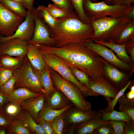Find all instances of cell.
Masks as SVG:
<instances>
[{"label": "cell", "mask_w": 134, "mask_h": 134, "mask_svg": "<svg viewBox=\"0 0 134 134\" xmlns=\"http://www.w3.org/2000/svg\"><path fill=\"white\" fill-rule=\"evenodd\" d=\"M40 50L54 54L65 61L83 71L91 79L106 78L103 58L83 44L69 42L60 47L36 44Z\"/></svg>", "instance_id": "cell-1"}, {"label": "cell", "mask_w": 134, "mask_h": 134, "mask_svg": "<svg viewBox=\"0 0 134 134\" xmlns=\"http://www.w3.org/2000/svg\"><path fill=\"white\" fill-rule=\"evenodd\" d=\"M57 19L55 26L49 28L50 36L54 41V46L60 47L69 42L84 44L93 36L94 30L92 25L82 22L76 12Z\"/></svg>", "instance_id": "cell-2"}, {"label": "cell", "mask_w": 134, "mask_h": 134, "mask_svg": "<svg viewBox=\"0 0 134 134\" xmlns=\"http://www.w3.org/2000/svg\"><path fill=\"white\" fill-rule=\"evenodd\" d=\"M125 17H107L90 20L94 30V34L91 40L116 43L117 38L130 22Z\"/></svg>", "instance_id": "cell-3"}, {"label": "cell", "mask_w": 134, "mask_h": 134, "mask_svg": "<svg viewBox=\"0 0 134 134\" xmlns=\"http://www.w3.org/2000/svg\"><path fill=\"white\" fill-rule=\"evenodd\" d=\"M50 74L55 87L62 92L74 106L85 112L92 110L90 102L85 99L81 90L76 85L64 79L51 68Z\"/></svg>", "instance_id": "cell-4"}, {"label": "cell", "mask_w": 134, "mask_h": 134, "mask_svg": "<svg viewBox=\"0 0 134 134\" xmlns=\"http://www.w3.org/2000/svg\"><path fill=\"white\" fill-rule=\"evenodd\" d=\"M132 5L109 4L104 1L93 2L84 0L83 8L85 13L90 20L107 17L119 18L125 17Z\"/></svg>", "instance_id": "cell-5"}, {"label": "cell", "mask_w": 134, "mask_h": 134, "mask_svg": "<svg viewBox=\"0 0 134 134\" xmlns=\"http://www.w3.org/2000/svg\"><path fill=\"white\" fill-rule=\"evenodd\" d=\"M40 50L46 65L57 72L64 79L76 85L81 90L85 98L88 96H99L98 94L91 91L80 83L73 75L63 59L54 54Z\"/></svg>", "instance_id": "cell-6"}, {"label": "cell", "mask_w": 134, "mask_h": 134, "mask_svg": "<svg viewBox=\"0 0 134 134\" xmlns=\"http://www.w3.org/2000/svg\"><path fill=\"white\" fill-rule=\"evenodd\" d=\"M13 76L15 80L14 89L24 87L38 93L45 94V91L26 56L22 65L14 70Z\"/></svg>", "instance_id": "cell-7"}, {"label": "cell", "mask_w": 134, "mask_h": 134, "mask_svg": "<svg viewBox=\"0 0 134 134\" xmlns=\"http://www.w3.org/2000/svg\"><path fill=\"white\" fill-rule=\"evenodd\" d=\"M24 19L7 9L0 2V35H12Z\"/></svg>", "instance_id": "cell-8"}, {"label": "cell", "mask_w": 134, "mask_h": 134, "mask_svg": "<svg viewBox=\"0 0 134 134\" xmlns=\"http://www.w3.org/2000/svg\"><path fill=\"white\" fill-rule=\"evenodd\" d=\"M84 44L110 64L119 68L124 70L131 71L133 70L132 66L118 58L112 50L107 46L95 42L91 39L87 40Z\"/></svg>", "instance_id": "cell-9"}, {"label": "cell", "mask_w": 134, "mask_h": 134, "mask_svg": "<svg viewBox=\"0 0 134 134\" xmlns=\"http://www.w3.org/2000/svg\"><path fill=\"white\" fill-rule=\"evenodd\" d=\"M33 11L35 26L33 36L28 41V44H41L49 46H54V41L50 36L49 27L37 13L35 7H34Z\"/></svg>", "instance_id": "cell-10"}, {"label": "cell", "mask_w": 134, "mask_h": 134, "mask_svg": "<svg viewBox=\"0 0 134 134\" xmlns=\"http://www.w3.org/2000/svg\"><path fill=\"white\" fill-rule=\"evenodd\" d=\"M102 110L101 109H100L97 111L92 110L90 112H86L73 105L72 106L65 112L64 129L68 128L74 129L76 125L94 118L100 114Z\"/></svg>", "instance_id": "cell-11"}, {"label": "cell", "mask_w": 134, "mask_h": 134, "mask_svg": "<svg viewBox=\"0 0 134 134\" xmlns=\"http://www.w3.org/2000/svg\"><path fill=\"white\" fill-rule=\"evenodd\" d=\"M25 20L19 25L14 33L11 36H5L0 35V43L14 38H19L27 41L33 36L35 26V21L33 10L27 11Z\"/></svg>", "instance_id": "cell-12"}, {"label": "cell", "mask_w": 134, "mask_h": 134, "mask_svg": "<svg viewBox=\"0 0 134 134\" xmlns=\"http://www.w3.org/2000/svg\"><path fill=\"white\" fill-rule=\"evenodd\" d=\"M28 41L14 38L0 43V55L6 54L14 57H25L27 51Z\"/></svg>", "instance_id": "cell-13"}, {"label": "cell", "mask_w": 134, "mask_h": 134, "mask_svg": "<svg viewBox=\"0 0 134 134\" xmlns=\"http://www.w3.org/2000/svg\"><path fill=\"white\" fill-rule=\"evenodd\" d=\"M102 61L104 64L106 79L119 92L130 81H128L125 73L113 67L103 58Z\"/></svg>", "instance_id": "cell-14"}, {"label": "cell", "mask_w": 134, "mask_h": 134, "mask_svg": "<svg viewBox=\"0 0 134 134\" xmlns=\"http://www.w3.org/2000/svg\"><path fill=\"white\" fill-rule=\"evenodd\" d=\"M87 88L91 91L102 96L106 100L115 97L118 92L105 78L91 79Z\"/></svg>", "instance_id": "cell-15"}, {"label": "cell", "mask_w": 134, "mask_h": 134, "mask_svg": "<svg viewBox=\"0 0 134 134\" xmlns=\"http://www.w3.org/2000/svg\"><path fill=\"white\" fill-rule=\"evenodd\" d=\"M45 100V94L29 98L20 103L22 108L27 111L37 123L39 120L38 115Z\"/></svg>", "instance_id": "cell-16"}, {"label": "cell", "mask_w": 134, "mask_h": 134, "mask_svg": "<svg viewBox=\"0 0 134 134\" xmlns=\"http://www.w3.org/2000/svg\"><path fill=\"white\" fill-rule=\"evenodd\" d=\"M32 67L33 71L45 91V100H47L51 95L57 90L54 87L51 78L50 67L47 65L42 71H39Z\"/></svg>", "instance_id": "cell-17"}, {"label": "cell", "mask_w": 134, "mask_h": 134, "mask_svg": "<svg viewBox=\"0 0 134 134\" xmlns=\"http://www.w3.org/2000/svg\"><path fill=\"white\" fill-rule=\"evenodd\" d=\"M26 56L32 66L38 71H42L47 65L39 49L35 44H28Z\"/></svg>", "instance_id": "cell-18"}, {"label": "cell", "mask_w": 134, "mask_h": 134, "mask_svg": "<svg viewBox=\"0 0 134 134\" xmlns=\"http://www.w3.org/2000/svg\"><path fill=\"white\" fill-rule=\"evenodd\" d=\"M107 124H108V121L102 120L100 114L94 118L76 125L74 128V134H91L99 126Z\"/></svg>", "instance_id": "cell-19"}, {"label": "cell", "mask_w": 134, "mask_h": 134, "mask_svg": "<svg viewBox=\"0 0 134 134\" xmlns=\"http://www.w3.org/2000/svg\"><path fill=\"white\" fill-rule=\"evenodd\" d=\"M42 95L34 92L24 87L14 89L7 97L8 102H13L20 105L23 101L29 98L38 97Z\"/></svg>", "instance_id": "cell-20"}, {"label": "cell", "mask_w": 134, "mask_h": 134, "mask_svg": "<svg viewBox=\"0 0 134 134\" xmlns=\"http://www.w3.org/2000/svg\"><path fill=\"white\" fill-rule=\"evenodd\" d=\"M46 101L51 108L56 110L63 109L72 103L62 92L57 89Z\"/></svg>", "instance_id": "cell-21"}, {"label": "cell", "mask_w": 134, "mask_h": 134, "mask_svg": "<svg viewBox=\"0 0 134 134\" xmlns=\"http://www.w3.org/2000/svg\"><path fill=\"white\" fill-rule=\"evenodd\" d=\"M17 119L20 120L32 134H46L43 127L36 123L30 114L23 109L21 114Z\"/></svg>", "instance_id": "cell-22"}, {"label": "cell", "mask_w": 134, "mask_h": 134, "mask_svg": "<svg viewBox=\"0 0 134 134\" xmlns=\"http://www.w3.org/2000/svg\"><path fill=\"white\" fill-rule=\"evenodd\" d=\"M93 41L109 48L116 53L119 59L133 66V62L131 58L128 55L124 44H119L116 43H109L96 40Z\"/></svg>", "instance_id": "cell-23"}, {"label": "cell", "mask_w": 134, "mask_h": 134, "mask_svg": "<svg viewBox=\"0 0 134 134\" xmlns=\"http://www.w3.org/2000/svg\"><path fill=\"white\" fill-rule=\"evenodd\" d=\"M73 105L72 103L61 109L54 110L47 104L45 100L38 115L39 120L43 119L48 121H53L62 114L68 108Z\"/></svg>", "instance_id": "cell-24"}, {"label": "cell", "mask_w": 134, "mask_h": 134, "mask_svg": "<svg viewBox=\"0 0 134 134\" xmlns=\"http://www.w3.org/2000/svg\"><path fill=\"white\" fill-rule=\"evenodd\" d=\"M25 57H14L6 54L0 55V65L4 67L14 70L22 65Z\"/></svg>", "instance_id": "cell-25"}, {"label": "cell", "mask_w": 134, "mask_h": 134, "mask_svg": "<svg viewBox=\"0 0 134 134\" xmlns=\"http://www.w3.org/2000/svg\"><path fill=\"white\" fill-rule=\"evenodd\" d=\"M0 2L7 9L25 18L27 12L23 4L11 0H0Z\"/></svg>", "instance_id": "cell-26"}, {"label": "cell", "mask_w": 134, "mask_h": 134, "mask_svg": "<svg viewBox=\"0 0 134 134\" xmlns=\"http://www.w3.org/2000/svg\"><path fill=\"white\" fill-rule=\"evenodd\" d=\"M134 39V21L129 22L117 38L116 43L125 44Z\"/></svg>", "instance_id": "cell-27"}, {"label": "cell", "mask_w": 134, "mask_h": 134, "mask_svg": "<svg viewBox=\"0 0 134 134\" xmlns=\"http://www.w3.org/2000/svg\"><path fill=\"white\" fill-rule=\"evenodd\" d=\"M101 117V119L105 121L117 120L128 122L131 120L130 117L126 113L121 111H117L114 109L109 111H106L102 110Z\"/></svg>", "instance_id": "cell-28"}, {"label": "cell", "mask_w": 134, "mask_h": 134, "mask_svg": "<svg viewBox=\"0 0 134 134\" xmlns=\"http://www.w3.org/2000/svg\"><path fill=\"white\" fill-rule=\"evenodd\" d=\"M23 110L20 105L9 102L5 105L2 111L13 120L18 118Z\"/></svg>", "instance_id": "cell-29"}, {"label": "cell", "mask_w": 134, "mask_h": 134, "mask_svg": "<svg viewBox=\"0 0 134 134\" xmlns=\"http://www.w3.org/2000/svg\"><path fill=\"white\" fill-rule=\"evenodd\" d=\"M36 10L40 17L49 28L54 27L57 22V19L54 18L49 13L47 9V7L43 5H39Z\"/></svg>", "instance_id": "cell-30"}, {"label": "cell", "mask_w": 134, "mask_h": 134, "mask_svg": "<svg viewBox=\"0 0 134 134\" xmlns=\"http://www.w3.org/2000/svg\"><path fill=\"white\" fill-rule=\"evenodd\" d=\"M7 130V134H32L18 119L13 120L11 125Z\"/></svg>", "instance_id": "cell-31"}, {"label": "cell", "mask_w": 134, "mask_h": 134, "mask_svg": "<svg viewBox=\"0 0 134 134\" xmlns=\"http://www.w3.org/2000/svg\"><path fill=\"white\" fill-rule=\"evenodd\" d=\"M65 62L74 76L81 84L87 88L88 84L91 79L88 75L83 71Z\"/></svg>", "instance_id": "cell-32"}, {"label": "cell", "mask_w": 134, "mask_h": 134, "mask_svg": "<svg viewBox=\"0 0 134 134\" xmlns=\"http://www.w3.org/2000/svg\"><path fill=\"white\" fill-rule=\"evenodd\" d=\"M74 10L76 12L81 21L84 23L90 24V20L86 15L83 8L84 0H70Z\"/></svg>", "instance_id": "cell-33"}, {"label": "cell", "mask_w": 134, "mask_h": 134, "mask_svg": "<svg viewBox=\"0 0 134 134\" xmlns=\"http://www.w3.org/2000/svg\"><path fill=\"white\" fill-rule=\"evenodd\" d=\"M47 9L51 15L56 19L67 16L70 14L65 10L56 6L53 4H49L47 7Z\"/></svg>", "instance_id": "cell-34"}, {"label": "cell", "mask_w": 134, "mask_h": 134, "mask_svg": "<svg viewBox=\"0 0 134 134\" xmlns=\"http://www.w3.org/2000/svg\"><path fill=\"white\" fill-rule=\"evenodd\" d=\"M65 111L56 119L50 121L54 134H63L64 127V116Z\"/></svg>", "instance_id": "cell-35"}, {"label": "cell", "mask_w": 134, "mask_h": 134, "mask_svg": "<svg viewBox=\"0 0 134 134\" xmlns=\"http://www.w3.org/2000/svg\"><path fill=\"white\" fill-rule=\"evenodd\" d=\"M132 81H130L126 85L118 92L115 97L106 100L107 102V107L103 110L106 111H109L113 109L117 102L118 99L122 95L124 94L126 90L130 85Z\"/></svg>", "instance_id": "cell-36"}, {"label": "cell", "mask_w": 134, "mask_h": 134, "mask_svg": "<svg viewBox=\"0 0 134 134\" xmlns=\"http://www.w3.org/2000/svg\"><path fill=\"white\" fill-rule=\"evenodd\" d=\"M56 6L66 11L70 14L76 11L72 5L70 0H51Z\"/></svg>", "instance_id": "cell-37"}, {"label": "cell", "mask_w": 134, "mask_h": 134, "mask_svg": "<svg viewBox=\"0 0 134 134\" xmlns=\"http://www.w3.org/2000/svg\"><path fill=\"white\" fill-rule=\"evenodd\" d=\"M109 124L112 127L114 134H124V128L126 122L122 120H109Z\"/></svg>", "instance_id": "cell-38"}, {"label": "cell", "mask_w": 134, "mask_h": 134, "mask_svg": "<svg viewBox=\"0 0 134 134\" xmlns=\"http://www.w3.org/2000/svg\"><path fill=\"white\" fill-rule=\"evenodd\" d=\"M14 69L3 67L0 65V87L13 75Z\"/></svg>", "instance_id": "cell-39"}, {"label": "cell", "mask_w": 134, "mask_h": 134, "mask_svg": "<svg viewBox=\"0 0 134 134\" xmlns=\"http://www.w3.org/2000/svg\"><path fill=\"white\" fill-rule=\"evenodd\" d=\"M15 79L13 76L4 84L0 87V90L7 96L10 94L14 89Z\"/></svg>", "instance_id": "cell-40"}, {"label": "cell", "mask_w": 134, "mask_h": 134, "mask_svg": "<svg viewBox=\"0 0 134 134\" xmlns=\"http://www.w3.org/2000/svg\"><path fill=\"white\" fill-rule=\"evenodd\" d=\"M91 134H114V131L110 124H104L95 129Z\"/></svg>", "instance_id": "cell-41"}, {"label": "cell", "mask_w": 134, "mask_h": 134, "mask_svg": "<svg viewBox=\"0 0 134 134\" xmlns=\"http://www.w3.org/2000/svg\"><path fill=\"white\" fill-rule=\"evenodd\" d=\"M120 111L127 114L131 118V120L134 121V106H130L118 103Z\"/></svg>", "instance_id": "cell-42"}, {"label": "cell", "mask_w": 134, "mask_h": 134, "mask_svg": "<svg viewBox=\"0 0 134 134\" xmlns=\"http://www.w3.org/2000/svg\"><path fill=\"white\" fill-rule=\"evenodd\" d=\"M12 121L2 111H0V127L7 129L11 125Z\"/></svg>", "instance_id": "cell-43"}, {"label": "cell", "mask_w": 134, "mask_h": 134, "mask_svg": "<svg viewBox=\"0 0 134 134\" xmlns=\"http://www.w3.org/2000/svg\"><path fill=\"white\" fill-rule=\"evenodd\" d=\"M37 123L43 127L46 134H54L50 121L43 119H39Z\"/></svg>", "instance_id": "cell-44"}, {"label": "cell", "mask_w": 134, "mask_h": 134, "mask_svg": "<svg viewBox=\"0 0 134 134\" xmlns=\"http://www.w3.org/2000/svg\"><path fill=\"white\" fill-rule=\"evenodd\" d=\"M127 53L130 55L131 58L134 62V39L130 40L124 44Z\"/></svg>", "instance_id": "cell-45"}, {"label": "cell", "mask_w": 134, "mask_h": 134, "mask_svg": "<svg viewBox=\"0 0 134 134\" xmlns=\"http://www.w3.org/2000/svg\"><path fill=\"white\" fill-rule=\"evenodd\" d=\"M124 134H134V121L131 120L126 122L124 128Z\"/></svg>", "instance_id": "cell-46"}, {"label": "cell", "mask_w": 134, "mask_h": 134, "mask_svg": "<svg viewBox=\"0 0 134 134\" xmlns=\"http://www.w3.org/2000/svg\"><path fill=\"white\" fill-rule=\"evenodd\" d=\"M117 102L118 103H121L129 106H134V99H127L125 97L124 94L119 98Z\"/></svg>", "instance_id": "cell-47"}, {"label": "cell", "mask_w": 134, "mask_h": 134, "mask_svg": "<svg viewBox=\"0 0 134 134\" xmlns=\"http://www.w3.org/2000/svg\"><path fill=\"white\" fill-rule=\"evenodd\" d=\"M7 96L0 90V111L2 110L3 108L8 102Z\"/></svg>", "instance_id": "cell-48"}, {"label": "cell", "mask_w": 134, "mask_h": 134, "mask_svg": "<svg viewBox=\"0 0 134 134\" xmlns=\"http://www.w3.org/2000/svg\"><path fill=\"white\" fill-rule=\"evenodd\" d=\"M134 0H113L111 4L113 5H131Z\"/></svg>", "instance_id": "cell-49"}, {"label": "cell", "mask_w": 134, "mask_h": 134, "mask_svg": "<svg viewBox=\"0 0 134 134\" xmlns=\"http://www.w3.org/2000/svg\"><path fill=\"white\" fill-rule=\"evenodd\" d=\"M35 0H23V4L27 10L32 11L33 10V3Z\"/></svg>", "instance_id": "cell-50"}, {"label": "cell", "mask_w": 134, "mask_h": 134, "mask_svg": "<svg viewBox=\"0 0 134 134\" xmlns=\"http://www.w3.org/2000/svg\"><path fill=\"white\" fill-rule=\"evenodd\" d=\"M125 18L130 22L134 21V6L132 5Z\"/></svg>", "instance_id": "cell-51"}, {"label": "cell", "mask_w": 134, "mask_h": 134, "mask_svg": "<svg viewBox=\"0 0 134 134\" xmlns=\"http://www.w3.org/2000/svg\"><path fill=\"white\" fill-rule=\"evenodd\" d=\"M126 98L129 99H134V91L130 90L126 94Z\"/></svg>", "instance_id": "cell-52"}, {"label": "cell", "mask_w": 134, "mask_h": 134, "mask_svg": "<svg viewBox=\"0 0 134 134\" xmlns=\"http://www.w3.org/2000/svg\"><path fill=\"white\" fill-rule=\"evenodd\" d=\"M93 2H95L100 0H89ZM105 1L107 3L109 4V3L110 4L113 0H102Z\"/></svg>", "instance_id": "cell-53"}, {"label": "cell", "mask_w": 134, "mask_h": 134, "mask_svg": "<svg viewBox=\"0 0 134 134\" xmlns=\"http://www.w3.org/2000/svg\"><path fill=\"white\" fill-rule=\"evenodd\" d=\"M6 129L0 127V134H7Z\"/></svg>", "instance_id": "cell-54"}, {"label": "cell", "mask_w": 134, "mask_h": 134, "mask_svg": "<svg viewBox=\"0 0 134 134\" xmlns=\"http://www.w3.org/2000/svg\"><path fill=\"white\" fill-rule=\"evenodd\" d=\"M14 1H16L23 4V0H11Z\"/></svg>", "instance_id": "cell-55"}, {"label": "cell", "mask_w": 134, "mask_h": 134, "mask_svg": "<svg viewBox=\"0 0 134 134\" xmlns=\"http://www.w3.org/2000/svg\"><path fill=\"white\" fill-rule=\"evenodd\" d=\"M130 90L134 91V85L131 86L130 88Z\"/></svg>", "instance_id": "cell-56"}, {"label": "cell", "mask_w": 134, "mask_h": 134, "mask_svg": "<svg viewBox=\"0 0 134 134\" xmlns=\"http://www.w3.org/2000/svg\"></svg>", "instance_id": "cell-57"}]
</instances>
